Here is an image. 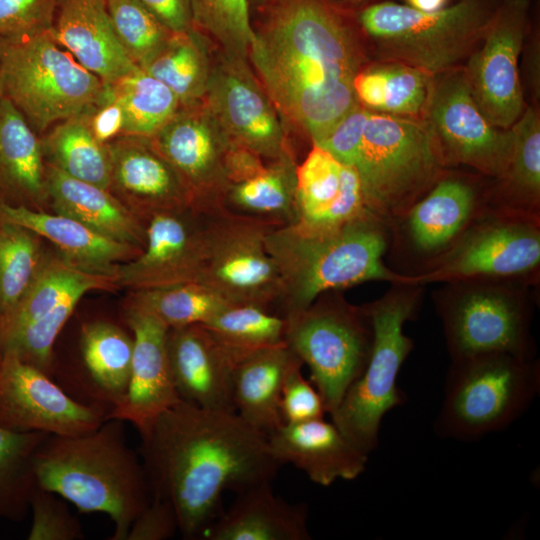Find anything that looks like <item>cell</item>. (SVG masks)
<instances>
[{
	"mask_svg": "<svg viewBox=\"0 0 540 540\" xmlns=\"http://www.w3.org/2000/svg\"><path fill=\"white\" fill-rule=\"evenodd\" d=\"M433 301L451 360L493 352L536 357L527 282L472 278L443 283Z\"/></svg>",
	"mask_w": 540,
	"mask_h": 540,
	"instance_id": "9",
	"label": "cell"
},
{
	"mask_svg": "<svg viewBox=\"0 0 540 540\" xmlns=\"http://www.w3.org/2000/svg\"><path fill=\"white\" fill-rule=\"evenodd\" d=\"M205 326L237 361L259 350L286 344L284 317L256 305H231Z\"/></svg>",
	"mask_w": 540,
	"mask_h": 540,
	"instance_id": "42",
	"label": "cell"
},
{
	"mask_svg": "<svg viewBox=\"0 0 540 540\" xmlns=\"http://www.w3.org/2000/svg\"><path fill=\"white\" fill-rule=\"evenodd\" d=\"M301 361L286 344L252 353L234 369L232 397L236 413L267 436L283 424L282 388L290 369Z\"/></svg>",
	"mask_w": 540,
	"mask_h": 540,
	"instance_id": "32",
	"label": "cell"
},
{
	"mask_svg": "<svg viewBox=\"0 0 540 540\" xmlns=\"http://www.w3.org/2000/svg\"><path fill=\"white\" fill-rule=\"evenodd\" d=\"M59 0H0V38L17 40L49 32Z\"/></svg>",
	"mask_w": 540,
	"mask_h": 540,
	"instance_id": "47",
	"label": "cell"
},
{
	"mask_svg": "<svg viewBox=\"0 0 540 540\" xmlns=\"http://www.w3.org/2000/svg\"><path fill=\"white\" fill-rule=\"evenodd\" d=\"M106 5L121 45L139 67L173 34L140 0H106Z\"/></svg>",
	"mask_w": 540,
	"mask_h": 540,
	"instance_id": "45",
	"label": "cell"
},
{
	"mask_svg": "<svg viewBox=\"0 0 540 540\" xmlns=\"http://www.w3.org/2000/svg\"><path fill=\"white\" fill-rule=\"evenodd\" d=\"M296 169L292 154L267 163L254 178L229 187L225 204L243 215L282 225L294 222L296 213Z\"/></svg>",
	"mask_w": 540,
	"mask_h": 540,
	"instance_id": "38",
	"label": "cell"
},
{
	"mask_svg": "<svg viewBox=\"0 0 540 540\" xmlns=\"http://www.w3.org/2000/svg\"><path fill=\"white\" fill-rule=\"evenodd\" d=\"M209 41L195 28L173 33L140 68L166 85L181 106L197 104L205 98L212 69Z\"/></svg>",
	"mask_w": 540,
	"mask_h": 540,
	"instance_id": "37",
	"label": "cell"
},
{
	"mask_svg": "<svg viewBox=\"0 0 540 540\" xmlns=\"http://www.w3.org/2000/svg\"><path fill=\"white\" fill-rule=\"evenodd\" d=\"M125 321V320H124ZM106 317L83 319L70 355L53 357L51 378L76 402L107 416L123 399L130 378L133 334Z\"/></svg>",
	"mask_w": 540,
	"mask_h": 540,
	"instance_id": "17",
	"label": "cell"
},
{
	"mask_svg": "<svg viewBox=\"0 0 540 540\" xmlns=\"http://www.w3.org/2000/svg\"><path fill=\"white\" fill-rule=\"evenodd\" d=\"M4 354H5L4 324H3V317L0 314V365L2 363Z\"/></svg>",
	"mask_w": 540,
	"mask_h": 540,
	"instance_id": "56",
	"label": "cell"
},
{
	"mask_svg": "<svg viewBox=\"0 0 540 540\" xmlns=\"http://www.w3.org/2000/svg\"><path fill=\"white\" fill-rule=\"evenodd\" d=\"M91 108L55 124L41 136L42 153L47 165L72 178L108 189L109 150L107 143L100 142L92 131Z\"/></svg>",
	"mask_w": 540,
	"mask_h": 540,
	"instance_id": "36",
	"label": "cell"
},
{
	"mask_svg": "<svg viewBox=\"0 0 540 540\" xmlns=\"http://www.w3.org/2000/svg\"><path fill=\"white\" fill-rule=\"evenodd\" d=\"M196 30L220 50L248 59L254 38L248 0H190Z\"/></svg>",
	"mask_w": 540,
	"mask_h": 540,
	"instance_id": "44",
	"label": "cell"
},
{
	"mask_svg": "<svg viewBox=\"0 0 540 540\" xmlns=\"http://www.w3.org/2000/svg\"><path fill=\"white\" fill-rule=\"evenodd\" d=\"M48 205L54 213L71 217L113 240L141 249L146 224L108 189L72 178L46 164Z\"/></svg>",
	"mask_w": 540,
	"mask_h": 540,
	"instance_id": "30",
	"label": "cell"
},
{
	"mask_svg": "<svg viewBox=\"0 0 540 540\" xmlns=\"http://www.w3.org/2000/svg\"><path fill=\"white\" fill-rule=\"evenodd\" d=\"M225 164L230 186L256 177L267 166L258 154L233 142L227 151Z\"/></svg>",
	"mask_w": 540,
	"mask_h": 540,
	"instance_id": "54",
	"label": "cell"
},
{
	"mask_svg": "<svg viewBox=\"0 0 540 540\" xmlns=\"http://www.w3.org/2000/svg\"><path fill=\"white\" fill-rule=\"evenodd\" d=\"M512 148L504 175L491 180V207L540 218V110L526 104L511 126Z\"/></svg>",
	"mask_w": 540,
	"mask_h": 540,
	"instance_id": "33",
	"label": "cell"
},
{
	"mask_svg": "<svg viewBox=\"0 0 540 540\" xmlns=\"http://www.w3.org/2000/svg\"><path fill=\"white\" fill-rule=\"evenodd\" d=\"M500 0H456L420 11L378 0L353 12L372 60L394 61L430 76L462 68L481 44Z\"/></svg>",
	"mask_w": 540,
	"mask_h": 540,
	"instance_id": "5",
	"label": "cell"
},
{
	"mask_svg": "<svg viewBox=\"0 0 540 540\" xmlns=\"http://www.w3.org/2000/svg\"><path fill=\"white\" fill-rule=\"evenodd\" d=\"M115 289L114 277L82 270L58 253H48L30 287L4 322V340L74 293Z\"/></svg>",
	"mask_w": 540,
	"mask_h": 540,
	"instance_id": "35",
	"label": "cell"
},
{
	"mask_svg": "<svg viewBox=\"0 0 540 540\" xmlns=\"http://www.w3.org/2000/svg\"><path fill=\"white\" fill-rule=\"evenodd\" d=\"M0 200L39 211L49 206L40 136L3 97H0Z\"/></svg>",
	"mask_w": 540,
	"mask_h": 540,
	"instance_id": "29",
	"label": "cell"
},
{
	"mask_svg": "<svg viewBox=\"0 0 540 540\" xmlns=\"http://www.w3.org/2000/svg\"><path fill=\"white\" fill-rule=\"evenodd\" d=\"M428 126L447 168L469 167L499 180L511 148V129L494 126L477 105L463 67L432 77L421 118Z\"/></svg>",
	"mask_w": 540,
	"mask_h": 540,
	"instance_id": "14",
	"label": "cell"
},
{
	"mask_svg": "<svg viewBox=\"0 0 540 540\" xmlns=\"http://www.w3.org/2000/svg\"><path fill=\"white\" fill-rule=\"evenodd\" d=\"M167 354L182 401L207 409L235 411L232 389L237 361L205 326L169 328Z\"/></svg>",
	"mask_w": 540,
	"mask_h": 540,
	"instance_id": "24",
	"label": "cell"
},
{
	"mask_svg": "<svg viewBox=\"0 0 540 540\" xmlns=\"http://www.w3.org/2000/svg\"><path fill=\"white\" fill-rule=\"evenodd\" d=\"M171 32L182 33L194 28L190 0H140Z\"/></svg>",
	"mask_w": 540,
	"mask_h": 540,
	"instance_id": "53",
	"label": "cell"
},
{
	"mask_svg": "<svg viewBox=\"0 0 540 540\" xmlns=\"http://www.w3.org/2000/svg\"><path fill=\"white\" fill-rule=\"evenodd\" d=\"M539 391L536 357L493 352L453 359L434 431L458 441L501 431L528 411Z\"/></svg>",
	"mask_w": 540,
	"mask_h": 540,
	"instance_id": "7",
	"label": "cell"
},
{
	"mask_svg": "<svg viewBox=\"0 0 540 540\" xmlns=\"http://www.w3.org/2000/svg\"><path fill=\"white\" fill-rule=\"evenodd\" d=\"M487 180L478 173L448 169L390 226L396 255L424 270L445 254L489 205Z\"/></svg>",
	"mask_w": 540,
	"mask_h": 540,
	"instance_id": "15",
	"label": "cell"
},
{
	"mask_svg": "<svg viewBox=\"0 0 540 540\" xmlns=\"http://www.w3.org/2000/svg\"><path fill=\"white\" fill-rule=\"evenodd\" d=\"M103 82L60 48L50 31L0 38V97L9 100L42 136L55 124L94 106Z\"/></svg>",
	"mask_w": 540,
	"mask_h": 540,
	"instance_id": "10",
	"label": "cell"
},
{
	"mask_svg": "<svg viewBox=\"0 0 540 540\" xmlns=\"http://www.w3.org/2000/svg\"><path fill=\"white\" fill-rule=\"evenodd\" d=\"M340 8L349 11L354 12L361 7L368 5L372 2L378 1V0H330Z\"/></svg>",
	"mask_w": 540,
	"mask_h": 540,
	"instance_id": "55",
	"label": "cell"
},
{
	"mask_svg": "<svg viewBox=\"0 0 540 540\" xmlns=\"http://www.w3.org/2000/svg\"><path fill=\"white\" fill-rule=\"evenodd\" d=\"M248 59L277 112L319 143L358 105L353 81L372 60L353 12L330 0H271Z\"/></svg>",
	"mask_w": 540,
	"mask_h": 540,
	"instance_id": "1",
	"label": "cell"
},
{
	"mask_svg": "<svg viewBox=\"0 0 540 540\" xmlns=\"http://www.w3.org/2000/svg\"><path fill=\"white\" fill-rule=\"evenodd\" d=\"M50 33L105 85L139 68L115 33L106 0H59Z\"/></svg>",
	"mask_w": 540,
	"mask_h": 540,
	"instance_id": "27",
	"label": "cell"
},
{
	"mask_svg": "<svg viewBox=\"0 0 540 540\" xmlns=\"http://www.w3.org/2000/svg\"><path fill=\"white\" fill-rule=\"evenodd\" d=\"M138 432L152 497L171 503L187 540L202 539L226 490L271 482L281 465L268 436L235 411L180 400Z\"/></svg>",
	"mask_w": 540,
	"mask_h": 540,
	"instance_id": "2",
	"label": "cell"
},
{
	"mask_svg": "<svg viewBox=\"0 0 540 540\" xmlns=\"http://www.w3.org/2000/svg\"><path fill=\"white\" fill-rule=\"evenodd\" d=\"M124 309L147 313L168 328L205 324L231 306L224 298L199 282L130 291Z\"/></svg>",
	"mask_w": 540,
	"mask_h": 540,
	"instance_id": "41",
	"label": "cell"
},
{
	"mask_svg": "<svg viewBox=\"0 0 540 540\" xmlns=\"http://www.w3.org/2000/svg\"><path fill=\"white\" fill-rule=\"evenodd\" d=\"M108 190L145 224L154 214L193 208L176 171L151 137L121 135L107 143Z\"/></svg>",
	"mask_w": 540,
	"mask_h": 540,
	"instance_id": "22",
	"label": "cell"
},
{
	"mask_svg": "<svg viewBox=\"0 0 540 540\" xmlns=\"http://www.w3.org/2000/svg\"><path fill=\"white\" fill-rule=\"evenodd\" d=\"M105 420L103 412L76 402L49 375L5 351L0 365V426L16 432L78 435Z\"/></svg>",
	"mask_w": 540,
	"mask_h": 540,
	"instance_id": "20",
	"label": "cell"
},
{
	"mask_svg": "<svg viewBox=\"0 0 540 540\" xmlns=\"http://www.w3.org/2000/svg\"><path fill=\"white\" fill-rule=\"evenodd\" d=\"M207 215L189 207L164 211L146 222V245L117 267L116 289L130 291L197 282L205 255Z\"/></svg>",
	"mask_w": 540,
	"mask_h": 540,
	"instance_id": "21",
	"label": "cell"
},
{
	"mask_svg": "<svg viewBox=\"0 0 540 540\" xmlns=\"http://www.w3.org/2000/svg\"><path fill=\"white\" fill-rule=\"evenodd\" d=\"M532 10V0H500L481 44L463 66L477 105L500 129H510L526 107L520 56Z\"/></svg>",
	"mask_w": 540,
	"mask_h": 540,
	"instance_id": "16",
	"label": "cell"
},
{
	"mask_svg": "<svg viewBox=\"0 0 540 540\" xmlns=\"http://www.w3.org/2000/svg\"><path fill=\"white\" fill-rule=\"evenodd\" d=\"M151 139L176 171L193 209L205 215L227 209L225 161L231 140L204 100L181 106Z\"/></svg>",
	"mask_w": 540,
	"mask_h": 540,
	"instance_id": "18",
	"label": "cell"
},
{
	"mask_svg": "<svg viewBox=\"0 0 540 540\" xmlns=\"http://www.w3.org/2000/svg\"><path fill=\"white\" fill-rule=\"evenodd\" d=\"M367 211L356 169L312 144L296 169L295 222L312 229H331Z\"/></svg>",
	"mask_w": 540,
	"mask_h": 540,
	"instance_id": "26",
	"label": "cell"
},
{
	"mask_svg": "<svg viewBox=\"0 0 540 540\" xmlns=\"http://www.w3.org/2000/svg\"><path fill=\"white\" fill-rule=\"evenodd\" d=\"M89 119L94 135L102 143L122 135L123 114L105 84L100 99L90 109Z\"/></svg>",
	"mask_w": 540,
	"mask_h": 540,
	"instance_id": "51",
	"label": "cell"
},
{
	"mask_svg": "<svg viewBox=\"0 0 540 540\" xmlns=\"http://www.w3.org/2000/svg\"><path fill=\"white\" fill-rule=\"evenodd\" d=\"M270 1L271 0H248L250 10H252L253 8H255L256 10H260Z\"/></svg>",
	"mask_w": 540,
	"mask_h": 540,
	"instance_id": "57",
	"label": "cell"
},
{
	"mask_svg": "<svg viewBox=\"0 0 540 540\" xmlns=\"http://www.w3.org/2000/svg\"><path fill=\"white\" fill-rule=\"evenodd\" d=\"M432 77L403 63L371 60L355 76L353 89L370 112L421 119Z\"/></svg>",
	"mask_w": 540,
	"mask_h": 540,
	"instance_id": "34",
	"label": "cell"
},
{
	"mask_svg": "<svg viewBox=\"0 0 540 540\" xmlns=\"http://www.w3.org/2000/svg\"><path fill=\"white\" fill-rule=\"evenodd\" d=\"M423 285L392 283L380 298L363 306L372 326V346L365 368L351 384L332 422L361 451L377 448L382 420L404 403L397 385L403 363L414 343L404 333V325L416 318Z\"/></svg>",
	"mask_w": 540,
	"mask_h": 540,
	"instance_id": "6",
	"label": "cell"
},
{
	"mask_svg": "<svg viewBox=\"0 0 540 540\" xmlns=\"http://www.w3.org/2000/svg\"><path fill=\"white\" fill-rule=\"evenodd\" d=\"M247 60L220 50L204 102L231 142L270 162L292 151L278 112Z\"/></svg>",
	"mask_w": 540,
	"mask_h": 540,
	"instance_id": "19",
	"label": "cell"
},
{
	"mask_svg": "<svg viewBox=\"0 0 540 540\" xmlns=\"http://www.w3.org/2000/svg\"><path fill=\"white\" fill-rule=\"evenodd\" d=\"M370 111L359 104L343 116L317 144L344 165L354 166Z\"/></svg>",
	"mask_w": 540,
	"mask_h": 540,
	"instance_id": "49",
	"label": "cell"
},
{
	"mask_svg": "<svg viewBox=\"0 0 540 540\" xmlns=\"http://www.w3.org/2000/svg\"><path fill=\"white\" fill-rule=\"evenodd\" d=\"M353 167L366 208L389 227L449 169L422 119L373 112Z\"/></svg>",
	"mask_w": 540,
	"mask_h": 540,
	"instance_id": "8",
	"label": "cell"
},
{
	"mask_svg": "<svg viewBox=\"0 0 540 540\" xmlns=\"http://www.w3.org/2000/svg\"><path fill=\"white\" fill-rule=\"evenodd\" d=\"M177 531L178 519L171 503L152 497L132 523L126 540H166Z\"/></svg>",
	"mask_w": 540,
	"mask_h": 540,
	"instance_id": "50",
	"label": "cell"
},
{
	"mask_svg": "<svg viewBox=\"0 0 540 540\" xmlns=\"http://www.w3.org/2000/svg\"><path fill=\"white\" fill-rule=\"evenodd\" d=\"M271 482L248 488L206 530L204 540H310L306 510L274 494Z\"/></svg>",
	"mask_w": 540,
	"mask_h": 540,
	"instance_id": "31",
	"label": "cell"
},
{
	"mask_svg": "<svg viewBox=\"0 0 540 540\" xmlns=\"http://www.w3.org/2000/svg\"><path fill=\"white\" fill-rule=\"evenodd\" d=\"M390 227L372 214L331 229H312L297 222L273 225L266 248L283 285L285 319L307 310L322 294L369 281L410 282V275L384 262Z\"/></svg>",
	"mask_w": 540,
	"mask_h": 540,
	"instance_id": "3",
	"label": "cell"
},
{
	"mask_svg": "<svg viewBox=\"0 0 540 540\" xmlns=\"http://www.w3.org/2000/svg\"><path fill=\"white\" fill-rule=\"evenodd\" d=\"M0 220L30 229L51 242L69 263L92 273L114 277L120 264L136 258L143 250L108 238L71 217L1 200Z\"/></svg>",
	"mask_w": 540,
	"mask_h": 540,
	"instance_id": "28",
	"label": "cell"
},
{
	"mask_svg": "<svg viewBox=\"0 0 540 540\" xmlns=\"http://www.w3.org/2000/svg\"><path fill=\"white\" fill-rule=\"evenodd\" d=\"M302 365L301 361L293 365L282 388L280 413L285 424L324 418L327 413L320 393L310 380L303 377Z\"/></svg>",
	"mask_w": 540,
	"mask_h": 540,
	"instance_id": "48",
	"label": "cell"
},
{
	"mask_svg": "<svg viewBox=\"0 0 540 540\" xmlns=\"http://www.w3.org/2000/svg\"><path fill=\"white\" fill-rule=\"evenodd\" d=\"M43 238L28 228L0 220V314H12L43 265Z\"/></svg>",
	"mask_w": 540,
	"mask_h": 540,
	"instance_id": "43",
	"label": "cell"
},
{
	"mask_svg": "<svg viewBox=\"0 0 540 540\" xmlns=\"http://www.w3.org/2000/svg\"><path fill=\"white\" fill-rule=\"evenodd\" d=\"M540 269V218L490 205L460 239L424 270L409 274L425 286L472 278L509 279L536 286Z\"/></svg>",
	"mask_w": 540,
	"mask_h": 540,
	"instance_id": "11",
	"label": "cell"
},
{
	"mask_svg": "<svg viewBox=\"0 0 540 540\" xmlns=\"http://www.w3.org/2000/svg\"><path fill=\"white\" fill-rule=\"evenodd\" d=\"M539 27H536L535 13L532 15V21L529 33L525 39L522 53H524L522 70H520L521 84L524 96L528 94L530 102L538 106L540 96V66H539Z\"/></svg>",
	"mask_w": 540,
	"mask_h": 540,
	"instance_id": "52",
	"label": "cell"
},
{
	"mask_svg": "<svg viewBox=\"0 0 540 540\" xmlns=\"http://www.w3.org/2000/svg\"><path fill=\"white\" fill-rule=\"evenodd\" d=\"M123 319L134 340L130 378L123 399L107 419L130 422L139 431L181 399L169 366V328L155 317L133 309H124Z\"/></svg>",
	"mask_w": 540,
	"mask_h": 540,
	"instance_id": "23",
	"label": "cell"
},
{
	"mask_svg": "<svg viewBox=\"0 0 540 540\" xmlns=\"http://www.w3.org/2000/svg\"><path fill=\"white\" fill-rule=\"evenodd\" d=\"M280 464L290 463L314 483L327 487L337 480H354L366 469L368 454L324 418L283 423L268 435Z\"/></svg>",
	"mask_w": 540,
	"mask_h": 540,
	"instance_id": "25",
	"label": "cell"
},
{
	"mask_svg": "<svg viewBox=\"0 0 540 540\" xmlns=\"http://www.w3.org/2000/svg\"><path fill=\"white\" fill-rule=\"evenodd\" d=\"M50 434L16 432L0 426V517L21 522L38 487L34 458Z\"/></svg>",
	"mask_w": 540,
	"mask_h": 540,
	"instance_id": "40",
	"label": "cell"
},
{
	"mask_svg": "<svg viewBox=\"0 0 540 540\" xmlns=\"http://www.w3.org/2000/svg\"><path fill=\"white\" fill-rule=\"evenodd\" d=\"M34 468L38 486L84 513H105L114 523L110 540H126L150 503L143 464L129 446L123 421L107 419L78 435L50 434L39 446Z\"/></svg>",
	"mask_w": 540,
	"mask_h": 540,
	"instance_id": "4",
	"label": "cell"
},
{
	"mask_svg": "<svg viewBox=\"0 0 540 540\" xmlns=\"http://www.w3.org/2000/svg\"><path fill=\"white\" fill-rule=\"evenodd\" d=\"M106 86L123 114L122 135L153 137L181 107L166 85L140 67Z\"/></svg>",
	"mask_w": 540,
	"mask_h": 540,
	"instance_id": "39",
	"label": "cell"
},
{
	"mask_svg": "<svg viewBox=\"0 0 540 540\" xmlns=\"http://www.w3.org/2000/svg\"><path fill=\"white\" fill-rule=\"evenodd\" d=\"M30 510L32 524L28 540H82L85 538L78 519L57 494L37 487Z\"/></svg>",
	"mask_w": 540,
	"mask_h": 540,
	"instance_id": "46",
	"label": "cell"
},
{
	"mask_svg": "<svg viewBox=\"0 0 540 540\" xmlns=\"http://www.w3.org/2000/svg\"><path fill=\"white\" fill-rule=\"evenodd\" d=\"M285 320L286 343L309 368L331 415L367 363L373 338L369 317L363 307L335 298Z\"/></svg>",
	"mask_w": 540,
	"mask_h": 540,
	"instance_id": "12",
	"label": "cell"
},
{
	"mask_svg": "<svg viewBox=\"0 0 540 540\" xmlns=\"http://www.w3.org/2000/svg\"><path fill=\"white\" fill-rule=\"evenodd\" d=\"M271 221L222 210L207 215L206 248L199 283L231 305L267 308L282 299L283 285L265 237Z\"/></svg>",
	"mask_w": 540,
	"mask_h": 540,
	"instance_id": "13",
	"label": "cell"
}]
</instances>
